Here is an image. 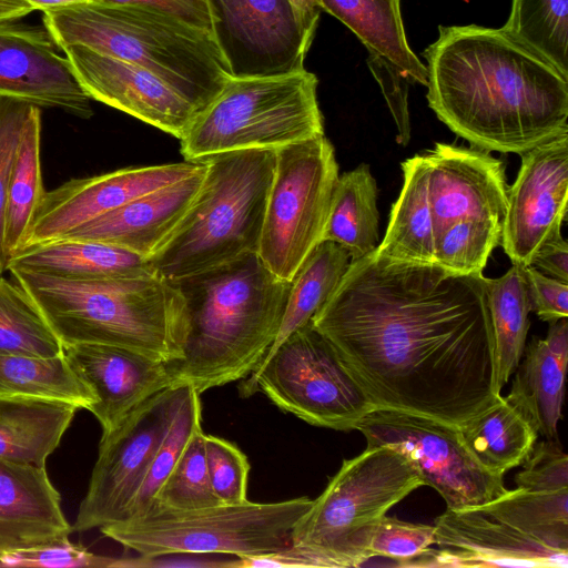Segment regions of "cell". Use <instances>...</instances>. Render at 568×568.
Returning <instances> with one entry per match:
<instances>
[{
	"label": "cell",
	"mask_w": 568,
	"mask_h": 568,
	"mask_svg": "<svg viewBox=\"0 0 568 568\" xmlns=\"http://www.w3.org/2000/svg\"><path fill=\"white\" fill-rule=\"evenodd\" d=\"M214 38L232 77H266L304 68L318 22L291 0H209Z\"/></svg>",
	"instance_id": "obj_14"
},
{
	"label": "cell",
	"mask_w": 568,
	"mask_h": 568,
	"mask_svg": "<svg viewBox=\"0 0 568 568\" xmlns=\"http://www.w3.org/2000/svg\"><path fill=\"white\" fill-rule=\"evenodd\" d=\"M349 263L348 252L332 241H322L311 252L292 281L277 336L267 353L293 332L312 322L338 285Z\"/></svg>",
	"instance_id": "obj_34"
},
{
	"label": "cell",
	"mask_w": 568,
	"mask_h": 568,
	"mask_svg": "<svg viewBox=\"0 0 568 568\" xmlns=\"http://www.w3.org/2000/svg\"><path fill=\"white\" fill-rule=\"evenodd\" d=\"M36 105L0 97V274L8 271L4 245L6 206L11 169L26 122Z\"/></svg>",
	"instance_id": "obj_44"
},
{
	"label": "cell",
	"mask_w": 568,
	"mask_h": 568,
	"mask_svg": "<svg viewBox=\"0 0 568 568\" xmlns=\"http://www.w3.org/2000/svg\"><path fill=\"white\" fill-rule=\"evenodd\" d=\"M313 500L219 504L194 509L151 508L100 527L103 536L139 555L225 554L236 558L281 550Z\"/></svg>",
	"instance_id": "obj_9"
},
{
	"label": "cell",
	"mask_w": 568,
	"mask_h": 568,
	"mask_svg": "<svg viewBox=\"0 0 568 568\" xmlns=\"http://www.w3.org/2000/svg\"><path fill=\"white\" fill-rule=\"evenodd\" d=\"M200 395L192 386L187 387L172 424L156 449L123 520L141 516L149 510L161 486L181 458L191 437L202 428Z\"/></svg>",
	"instance_id": "obj_38"
},
{
	"label": "cell",
	"mask_w": 568,
	"mask_h": 568,
	"mask_svg": "<svg viewBox=\"0 0 568 568\" xmlns=\"http://www.w3.org/2000/svg\"><path fill=\"white\" fill-rule=\"evenodd\" d=\"M222 504L206 466L204 433L196 430L181 458L158 491L151 508L194 509ZM146 513V511H145Z\"/></svg>",
	"instance_id": "obj_40"
},
{
	"label": "cell",
	"mask_w": 568,
	"mask_h": 568,
	"mask_svg": "<svg viewBox=\"0 0 568 568\" xmlns=\"http://www.w3.org/2000/svg\"><path fill=\"white\" fill-rule=\"evenodd\" d=\"M123 4H140L175 16L214 34L209 0H100Z\"/></svg>",
	"instance_id": "obj_49"
},
{
	"label": "cell",
	"mask_w": 568,
	"mask_h": 568,
	"mask_svg": "<svg viewBox=\"0 0 568 568\" xmlns=\"http://www.w3.org/2000/svg\"><path fill=\"white\" fill-rule=\"evenodd\" d=\"M503 28L568 77V0H511Z\"/></svg>",
	"instance_id": "obj_37"
},
{
	"label": "cell",
	"mask_w": 568,
	"mask_h": 568,
	"mask_svg": "<svg viewBox=\"0 0 568 568\" xmlns=\"http://www.w3.org/2000/svg\"><path fill=\"white\" fill-rule=\"evenodd\" d=\"M425 51L427 101L485 151L524 152L568 131V77L501 28L438 29Z\"/></svg>",
	"instance_id": "obj_2"
},
{
	"label": "cell",
	"mask_w": 568,
	"mask_h": 568,
	"mask_svg": "<svg viewBox=\"0 0 568 568\" xmlns=\"http://www.w3.org/2000/svg\"><path fill=\"white\" fill-rule=\"evenodd\" d=\"M435 544L400 567H568V551L542 545L479 508L449 509L435 520Z\"/></svg>",
	"instance_id": "obj_18"
},
{
	"label": "cell",
	"mask_w": 568,
	"mask_h": 568,
	"mask_svg": "<svg viewBox=\"0 0 568 568\" xmlns=\"http://www.w3.org/2000/svg\"><path fill=\"white\" fill-rule=\"evenodd\" d=\"M205 168L202 161L191 175L145 193L64 237L103 242L149 260L186 214L202 184Z\"/></svg>",
	"instance_id": "obj_22"
},
{
	"label": "cell",
	"mask_w": 568,
	"mask_h": 568,
	"mask_svg": "<svg viewBox=\"0 0 568 568\" xmlns=\"http://www.w3.org/2000/svg\"><path fill=\"white\" fill-rule=\"evenodd\" d=\"M205 459L215 495L224 504H240L247 494L251 469L245 454L233 443L204 434Z\"/></svg>",
	"instance_id": "obj_43"
},
{
	"label": "cell",
	"mask_w": 568,
	"mask_h": 568,
	"mask_svg": "<svg viewBox=\"0 0 568 568\" xmlns=\"http://www.w3.org/2000/svg\"><path fill=\"white\" fill-rule=\"evenodd\" d=\"M239 389L242 397L262 392L283 412L335 430L356 429L376 408L312 322L267 353Z\"/></svg>",
	"instance_id": "obj_10"
},
{
	"label": "cell",
	"mask_w": 568,
	"mask_h": 568,
	"mask_svg": "<svg viewBox=\"0 0 568 568\" xmlns=\"http://www.w3.org/2000/svg\"><path fill=\"white\" fill-rule=\"evenodd\" d=\"M368 67L378 82L397 128V143L406 145L410 140L408 112V81L389 64L367 60Z\"/></svg>",
	"instance_id": "obj_47"
},
{
	"label": "cell",
	"mask_w": 568,
	"mask_h": 568,
	"mask_svg": "<svg viewBox=\"0 0 568 568\" xmlns=\"http://www.w3.org/2000/svg\"><path fill=\"white\" fill-rule=\"evenodd\" d=\"M61 51L87 95L181 139L201 110L153 72L81 45Z\"/></svg>",
	"instance_id": "obj_16"
},
{
	"label": "cell",
	"mask_w": 568,
	"mask_h": 568,
	"mask_svg": "<svg viewBox=\"0 0 568 568\" xmlns=\"http://www.w3.org/2000/svg\"><path fill=\"white\" fill-rule=\"evenodd\" d=\"M170 282L184 305L181 357L169 363L172 387L202 394L250 376L277 336L292 282L257 253Z\"/></svg>",
	"instance_id": "obj_3"
},
{
	"label": "cell",
	"mask_w": 568,
	"mask_h": 568,
	"mask_svg": "<svg viewBox=\"0 0 568 568\" xmlns=\"http://www.w3.org/2000/svg\"><path fill=\"white\" fill-rule=\"evenodd\" d=\"M201 164L184 161L131 166L95 176L71 179L44 192L23 248L62 239L145 193L191 175Z\"/></svg>",
	"instance_id": "obj_17"
},
{
	"label": "cell",
	"mask_w": 568,
	"mask_h": 568,
	"mask_svg": "<svg viewBox=\"0 0 568 568\" xmlns=\"http://www.w3.org/2000/svg\"><path fill=\"white\" fill-rule=\"evenodd\" d=\"M568 362L567 318L550 323L545 338L525 347L505 397L545 439H558Z\"/></svg>",
	"instance_id": "obj_24"
},
{
	"label": "cell",
	"mask_w": 568,
	"mask_h": 568,
	"mask_svg": "<svg viewBox=\"0 0 568 568\" xmlns=\"http://www.w3.org/2000/svg\"><path fill=\"white\" fill-rule=\"evenodd\" d=\"M291 2L304 18L318 22L322 11L318 0H291Z\"/></svg>",
	"instance_id": "obj_52"
},
{
	"label": "cell",
	"mask_w": 568,
	"mask_h": 568,
	"mask_svg": "<svg viewBox=\"0 0 568 568\" xmlns=\"http://www.w3.org/2000/svg\"><path fill=\"white\" fill-rule=\"evenodd\" d=\"M9 268L75 282L156 275L149 261L138 254L103 242L72 237L22 248L9 261Z\"/></svg>",
	"instance_id": "obj_25"
},
{
	"label": "cell",
	"mask_w": 568,
	"mask_h": 568,
	"mask_svg": "<svg viewBox=\"0 0 568 568\" xmlns=\"http://www.w3.org/2000/svg\"><path fill=\"white\" fill-rule=\"evenodd\" d=\"M458 429L477 462L503 476L524 463L538 437L523 414L503 396Z\"/></svg>",
	"instance_id": "obj_30"
},
{
	"label": "cell",
	"mask_w": 568,
	"mask_h": 568,
	"mask_svg": "<svg viewBox=\"0 0 568 568\" xmlns=\"http://www.w3.org/2000/svg\"><path fill=\"white\" fill-rule=\"evenodd\" d=\"M503 223L458 220L437 231L434 263L459 275L483 274L493 250L500 244Z\"/></svg>",
	"instance_id": "obj_39"
},
{
	"label": "cell",
	"mask_w": 568,
	"mask_h": 568,
	"mask_svg": "<svg viewBox=\"0 0 568 568\" xmlns=\"http://www.w3.org/2000/svg\"><path fill=\"white\" fill-rule=\"evenodd\" d=\"M33 11L26 0H0V23L18 21Z\"/></svg>",
	"instance_id": "obj_51"
},
{
	"label": "cell",
	"mask_w": 568,
	"mask_h": 568,
	"mask_svg": "<svg viewBox=\"0 0 568 568\" xmlns=\"http://www.w3.org/2000/svg\"><path fill=\"white\" fill-rule=\"evenodd\" d=\"M404 183L392 206L385 236L374 253L409 263H434V224L428 202V170L423 154L402 163Z\"/></svg>",
	"instance_id": "obj_28"
},
{
	"label": "cell",
	"mask_w": 568,
	"mask_h": 568,
	"mask_svg": "<svg viewBox=\"0 0 568 568\" xmlns=\"http://www.w3.org/2000/svg\"><path fill=\"white\" fill-rule=\"evenodd\" d=\"M55 48L43 27L0 23V97L89 119L91 99Z\"/></svg>",
	"instance_id": "obj_19"
},
{
	"label": "cell",
	"mask_w": 568,
	"mask_h": 568,
	"mask_svg": "<svg viewBox=\"0 0 568 568\" xmlns=\"http://www.w3.org/2000/svg\"><path fill=\"white\" fill-rule=\"evenodd\" d=\"M33 9L44 11L91 0H26Z\"/></svg>",
	"instance_id": "obj_53"
},
{
	"label": "cell",
	"mask_w": 568,
	"mask_h": 568,
	"mask_svg": "<svg viewBox=\"0 0 568 568\" xmlns=\"http://www.w3.org/2000/svg\"><path fill=\"white\" fill-rule=\"evenodd\" d=\"M435 544V526L407 523L382 516L369 530L365 542L367 561L387 557L396 561L415 557Z\"/></svg>",
	"instance_id": "obj_42"
},
{
	"label": "cell",
	"mask_w": 568,
	"mask_h": 568,
	"mask_svg": "<svg viewBox=\"0 0 568 568\" xmlns=\"http://www.w3.org/2000/svg\"><path fill=\"white\" fill-rule=\"evenodd\" d=\"M322 10L342 21L362 41L368 60L382 61L408 83L427 84V70L410 49L400 0H318Z\"/></svg>",
	"instance_id": "obj_27"
},
{
	"label": "cell",
	"mask_w": 568,
	"mask_h": 568,
	"mask_svg": "<svg viewBox=\"0 0 568 568\" xmlns=\"http://www.w3.org/2000/svg\"><path fill=\"white\" fill-rule=\"evenodd\" d=\"M8 271L63 347L110 344L168 363L181 357L184 305L169 280L152 275L75 282L17 268Z\"/></svg>",
	"instance_id": "obj_5"
},
{
	"label": "cell",
	"mask_w": 568,
	"mask_h": 568,
	"mask_svg": "<svg viewBox=\"0 0 568 568\" xmlns=\"http://www.w3.org/2000/svg\"><path fill=\"white\" fill-rule=\"evenodd\" d=\"M114 562L115 557L93 554L69 537L0 552V567L114 568Z\"/></svg>",
	"instance_id": "obj_41"
},
{
	"label": "cell",
	"mask_w": 568,
	"mask_h": 568,
	"mask_svg": "<svg viewBox=\"0 0 568 568\" xmlns=\"http://www.w3.org/2000/svg\"><path fill=\"white\" fill-rule=\"evenodd\" d=\"M72 532L47 469L0 459V552Z\"/></svg>",
	"instance_id": "obj_23"
},
{
	"label": "cell",
	"mask_w": 568,
	"mask_h": 568,
	"mask_svg": "<svg viewBox=\"0 0 568 568\" xmlns=\"http://www.w3.org/2000/svg\"><path fill=\"white\" fill-rule=\"evenodd\" d=\"M478 508L542 545L568 551V489H507Z\"/></svg>",
	"instance_id": "obj_35"
},
{
	"label": "cell",
	"mask_w": 568,
	"mask_h": 568,
	"mask_svg": "<svg viewBox=\"0 0 568 568\" xmlns=\"http://www.w3.org/2000/svg\"><path fill=\"white\" fill-rule=\"evenodd\" d=\"M42 23L59 50L81 45L148 69L201 111L232 77L211 31L154 8L91 0L44 10Z\"/></svg>",
	"instance_id": "obj_4"
},
{
	"label": "cell",
	"mask_w": 568,
	"mask_h": 568,
	"mask_svg": "<svg viewBox=\"0 0 568 568\" xmlns=\"http://www.w3.org/2000/svg\"><path fill=\"white\" fill-rule=\"evenodd\" d=\"M521 155L507 190L501 241L513 264L528 266L537 252L561 235L568 201V131Z\"/></svg>",
	"instance_id": "obj_15"
},
{
	"label": "cell",
	"mask_w": 568,
	"mask_h": 568,
	"mask_svg": "<svg viewBox=\"0 0 568 568\" xmlns=\"http://www.w3.org/2000/svg\"><path fill=\"white\" fill-rule=\"evenodd\" d=\"M494 333L496 386L499 392L518 366L529 329L531 312L524 266H513L500 277L487 278Z\"/></svg>",
	"instance_id": "obj_31"
},
{
	"label": "cell",
	"mask_w": 568,
	"mask_h": 568,
	"mask_svg": "<svg viewBox=\"0 0 568 568\" xmlns=\"http://www.w3.org/2000/svg\"><path fill=\"white\" fill-rule=\"evenodd\" d=\"M515 476L517 488L527 491L568 489V456L557 440L535 444Z\"/></svg>",
	"instance_id": "obj_45"
},
{
	"label": "cell",
	"mask_w": 568,
	"mask_h": 568,
	"mask_svg": "<svg viewBox=\"0 0 568 568\" xmlns=\"http://www.w3.org/2000/svg\"><path fill=\"white\" fill-rule=\"evenodd\" d=\"M531 311L554 323L568 316V283L542 274L531 265L524 266Z\"/></svg>",
	"instance_id": "obj_46"
},
{
	"label": "cell",
	"mask_w": 568,
	"mask_h": 568,
	"mask_svg": "<svg viewBox=\"0 0 568 568\" xmlns=\"http://www.w3.org/2000/svg\"><path fill=\"white\" fill-rule=\"evenodd\" d=\"M0 396L61 400L80 409H89L95 400L64 353L51 357L0 354Z\"/></svg>",
	"instance_id": "obj_33"
},
{
	"label": "cell",
	"mask_w": 568,
	"mask_h": 568,
	"mask_svg": "<svg viewBox=\"0 0 568 568\" xmlns=\"http://www.w3.org/2000/svg\"><path fill=\"white\" fill-rule=\"evenodd\" d=\"M356 429L367 446H389L403 454L449 509L478 508L507 491L504 476L477 462L457 426L418 414L375 408Z\"/></svg>",
	"instance_id": "obj_12"
},
{
	"label": "cell",
	"mask_w": 568,
	"mask_h": 568,
	"mask_svg": "<svg viewBox=\"0 0 568 568\" xmlns=\"http://www.w3.org/2000/svg\"><path fill=\"white\" fill-rule=\"evenodd\" d=\"M78 409L61 400L0 396V459L45 468Z\"/></svg>",
	"instance_id": "obj_26"
},
{
	"label": "cell",
	"mask_w": 568,
	"mask_h": 568,
	"mask_svg": "<svg viewBox=\"0 0 568 568\" xmlns=\"http://www.w3.org/2000/svg\"><path fill=\"white\" fill-rule=\"evenodd\" d=\"M338 175L325 135L276 150L257 255L278 278L292 282L323 241Z\"/></svg>",
	"instance_id": "obj_11"
},
{
	"label": "cell",
	"mask_w": 568,
	"mask_h": 568,
	"mask_svg": "<svg viewBox=\"0 0 568 568\" xmlns=\"http://www.w3.org/2000/svg\"><path fill=\"white\" fill-rule=\"evenodd\" d=\"M210 554L170 552L115 557L114 568H235L236 559L216 560Z\"/></svg>",
	"instance_id": "obj_48"
},
{
	"label": "cell",
	"mask_w": 568,
	"mask_h": 568,
	"mask_svg": "<svg viewBox=\"0 0 568 568\" xmlns=\"http://www.w3.org/2000/svg\"><path fill=\"white\" fill-rule=\"evenodd\" d=\"M77 376L94 396L89 407L102 434L154 394L172 387L169 363L145 353L110 344L81 343L63 347Z\"/></svg>",
	"instance_id": "obj_21"
},
{
	"label": "cell",
	"mask_w": 568,
	"mask_h": 568,
	"mask_svg": "<svg viewBox=\"0 0 568 568\" xmlns=\"http://www.w3.org/2000/svg\"><path fill=\"white\" fill-rule=\"evenodd\" d=\"M318 80L306 69L231 77L180 139L184 161L250 149L277 150L324 135Z\"/></svg>",
	"instance_id": "obj_8"
},
{
	"label": "cell",
	"mask_w": 568,
	"mask_h": 568,
	"mask_svg": "<svg viewBox=\"0 0 568 568\" xmlns=\"http://www.w3.org/2000/svg\"><path fill=\"white\" fill-rule=\"evenodd\" d=\"M41 110L34 106L23 128L9 181L4 245L10 261L26 242L34 213L45 192L43 189L41 161Z\"/></svg>",
	"instance_id": "obj_32"
},
{
	"label": "cell",
	"mask_w": 568,
	"mask_h": 568,
	"mask_svg": "<svg viewBox=\"0 0 568 568\" xmlns=\"http://www.w3.org/2000/svg\"><path fill=\"white\" fill-rule=\"evenodd\" d=\"M425 485L408 459L389 446H367L343 460L323 493L292 529L291 544L310 567H359L375 523Z\"/></svg>",
	"instance_id": "obj_7"
},
{
	"label": "cell",
	"mask_w": 568,
	"mask_h": 568,
	"mask_svg": "<svg viewBox=\"0 0 568 568\" xmlns=\"http://www.w3.org/2000/svg\"><path fill=\"white\" fill-rule=\"evenodd\" d=\"M434 235L458 220L501 222L507 205L505 164L488 151L436 143L424 154Z\"/></svg>",
	"instance_id": "obj_20"
},
{
	"label": "cell",
	"mask_w": 568,
	"mask_h": 568,
	"mask_svg": "<svg viewBox=\"0 0 568 568\" xmlns=\"http://www.w3.org/2000/svg\"><path fill=\"white\" fill-rule=\"evenodd\" d=\"M276 150L250 149L211 156L186 214L148 261L172 281L257 253Z\"/></svg>",
	"instance_id": "obj_6"
},
{
	"label": "cell",
	"mask_w": 568,
	"mask_h": 568,
	"mask_svg": "<svg viewBox=\"0 0 568 568\" xmlns=\"http://www.w3.org/2000/svg\"><path fill=\"white\" fill-rule=\"evenodd\" d=\"M187 387L160 390L136 406L113 430L102 434L90 484L72 525L73 531L83 532L125 518Z\"/></svg>",
	"instance_id": "obj_13"
},
{
	"label": "cell",
	"mask_w": 568,
	"mask_h": 568,
	"mask_svg": "<svg viewBox=\"0 0 568 568\" xmlns=\"http://www.w3.org/2000/svg\"><path fill=\"white\" fill-rule=\"evenodd\" d=\"M545 275L568 283V243L560 236L545 244L531 261Z\"/></svg>",
	"instance_id": "obj_50"
},
{
	"label": "cell",
	"mask_w": 568,
	"mask_h": 568,
	"mask_svg": "<svg viewBox=\"0 0 568 568\" xmlns=\"http://www.w3.org/2000/svg\"><path fill=\"white\" fill-rule=\"evenodd\" d=\"M62 353V344L29 294L0 277V354L51 357Z\"/></svg>",
	"instance_id": "obj_36"
},
{
	"label": "cell",
	"mask_w": 568,
	"mask_h": 568,
	"mask_svg": "<svg viewBox=\"0 0 568 568\" xmlns=\"http://www.w3.org/2000/svg\"><path fill=\"white\" fill-rule=\"evenodd\" d=\"M377 185L369 165L338 175L323 241L344 247L355 261L372 253L378 245Z\"/></svg>",
	"instance_id": "obj_29"
},
{
	"label": "cell",
	"mask_w": 568,
	"mask_h": 568,
	"mask_svg": "<svg viewBox=\"0 0 568 568\" xmlns=\"http://www.w3.org/2000/svg\"><path fill=\"white\" fill-rule=\"evenodd\" d=\"M312 324L376 408L459 427L501 396L483 274L373 251L351 261Z\"/></svg>",
	"instance_id": "obj_1"
}]
</instances>
